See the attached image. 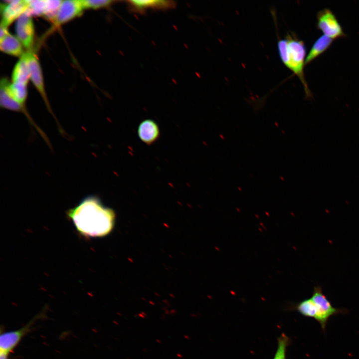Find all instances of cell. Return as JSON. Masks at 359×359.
<instances>
[{
  "mask_svg": "<svg viewBox=\"0 0 359 359\" xmlns=\"http://www.w3.org/2000/svg\"><path fill=\"white\" fill-rule=\"evenodd\" d=\"M66 214L79 234L86 238L107 235L112 230L115 220L114 211L105 206L95 195L85 197L66 211Z\"/></svg>",
  "mask_w": 359,
  "mask_h": 359,
  "instance_id": "6da1fadb",
  "label": "cell"
},
{
  "mask_svg": "<svg viewBox=\"0 0 359 359\" xmlns=\"http://www.w3.org/2000/svg\"><path fill=\"white\" fill-rule=\"evenodd\" d=\"M277 49L282 63L299 78L303 85L306 97L311 98L312 94L304 73L306 58L304 42L294 34H288L285 38L278 40Z\"/></svg>",
  "mask_w": 359,
  "mask_h": 359,
  "instance_id": "7a4b0ae2",
  "label": "cell"
},
{
  "mask_svg": "<svg viewBox=\"0 0 359 359\" xmlns=\"http://www.w3.org/2000/svg\"><path fill=\"white\" fill-rule=\"evenodd\" d=\"M311 298L316 307L317 317L315 320L319 323L324 332L331 317L338 314H346L348 313V310L346 309L334 307L323 294L322 289L320 286L314 287Z\"/></svg>",
  "mask_w": 359,
  "mask_h": 359,
  "instance_id": "3957f363",
  "label": "cell"
},
{
  "mask_svg": "<svg viewBox=\"0 0 359 359\" xmlns=\"http://www.w3.org/2000/svg\"><path fill=\"white\" fill-rule=\"evenodd\" d=\"M45 316V311H42L20 329L1 334L0 336V352L8 354L11 352L23 337L31 331L34 324Z\"/></svg>",
  "mask_w": 359,
  "mask_h": 359,
  "instance_id": "277c9868",
  "label": "cell"
},
{
  "mask_svg": "<svg viewBox=\"0 0 359 359\" xmlns=\"http://www.w3.org/2000/svg\"><path fill=\"white\" fill-rule=\"evenodd\" d=\"M317 27L324 35L333 40L346 36L335 14L329 8H324L318 12Z\"/></svg>",
  "mask_w": 359,
  "mask_h": 359,
  "instance_id": "5b68a950",
  "label": "cell"
},
{
  "mask_svg": "<svg viewBox=\"0 0 359 359\" xmlns=\"http://www.w3.org/2000/svg\"><path fill=\"white\" fill-rule=\"evenodd\" d=\"M15 30L17 38L22 46L30 51L34 41V26L31 16L25 12L16 20Z\"/></svg>",
  "mask_w": 359,
  "mask_h": 359,
  "instance_id": "8992f818",
  "label": "cell"
},
{
  "mask_svg": "<svg viewBox=\"0 0 359 359\" xmlns=\"http://www.w3.org/2000/svg\"><path fill=\"white\" fill-rule=\"evenodd\" d=\"M28 0H13L1 4L0 25L7 27L14 20L24 13L28 8Z\"/></svg>",
  "mask_w": 359,
  "mask_h": 359,
  "instance_id": "52a82bcc",
  "label": "cell"
},
{
  "mask_svg": "<svg viewBox=\"0 0 359 359\" xmlns=\"http://www.w3.org/2000/svg\"><path fill=\"white\" fill-rule=\"evenodd\" d=\"M25 53L30 71V79L43 99L49 112H51L55 119L53 114V112H51L49 104L47 99L44 89L42 71L38 60L36 55L32 52V51H27Z\"/></svg>",
  "mask_w": 359,
  "mask_h": 359,
  "instance_id": "ba28073f",
  "label": "cell"
},
{
  "mask_svg": "<svg viewBox=\"0 0 359 359\" xmlns=\"http://www.w3.org/2000/svg\"><path fill=\"white\" fill-rule=\"evenodd\" d=\"M132 12L143 14L147 10H167L174 8L176 3L173 0H134L126 1Z\"/></svg>",
  "mask_w": 359,
  "mask_h": 359,
  "instance_id": "9c48e42d",
  "label": "cell"
},
{
  "mask_svg": "<svg viewBox=\"0 0 359 359\" xmlns=\"http://www.w3.org/2000/svg\"><path fill=\"white\" fill-rule=\"evenodd\" d=\"M84 9L81 0H63L54 21L57 24L65 23L80 15Z\"/></svg>",
  "mask_w": 359,
  "mask_h": 359,
  "instance_id": "30bf717a",
  "label": "cell"
},
{
  "mask_svg": "<svg viewBox=\"0 0 359 359\" xmlns=\"http://www.w3.org/2000/svg\"><path fill=\"white\" fill-rule=\"evenodd\" d=\"M138 135L145 144L150 145L155 143L160 137L158 124L153 120L146 119L140 123L138 128Z\"/></svg>",
  "mask_w": 359,
  "mask_h": 359,
  "instance_id": "8fae6325",
  "label": "cell"
},
{
  "mask_svg": "<svg viewBox=\"0 0 359 359\" xmlns=\"http://www.w3.org/2000/svg\"><path fill=\"white\" fill-rule=\"evenodd\" d=\"M333 39L322 35L314 43L306 57L305 65H307L316 59L325 52L332 45Z\"/></svg>",
  "mask_w": 359,
  "mask_h": 359,
  "instance_id": "7c38bea8",
  "label": "cell"
},
{
  "mask_svg": "<svg viewBox=\"0 0 359 359\" xmlns=\"http://www.w3.org/2000/svg\"><path fill=\"white\" fill-rule=\"evenodd\" d=\"M30 79V71L26 53H24L15 64L12 73L13 83L27 85Z\"/></svg>",
  "mask_w": 359,
  "mask_h": 359,
  "instance_id": "4fadbf2b",
  "label": "cell"
},
{
  "mask_svg": "<svg viewBox=\"0 0 359 359\" xmlns=\"http://www.w3.org/2000/svg\"><path fill=\"white\" fill-rule=\"evenodd\" d=\"M0 48L2 52L15 56H21L23 52L22 45L15 36L9 33L0 40Z\"/></svg>",
  "mask_w": 359,
  "mask_h": 359,
  "instance_id": "5bb4252c",
  "label": "cell"
},
{
  "mask_svg": "<svg viewBox=\"0 0 359 359\" xmlns=\"http://www.w3.org/2000/svg\"><path fill=\"white\" fill-rule=\"evenodd\" d=\"M290 310L296 311L301 315L316 319L317 313L315 305L312 299H306L298 303H294L289 307Z\"/></svg>",
  "mask_w": 359,
  "mask_h": 359,
  "instance_id": "9a60e30c",
  "label": "cell"
},
{
  "mask_svg": "<svg viewBox=\"0 0 359 359\" xmlns=\"http://www.w3.org/2000/svg\"><path fill=\"white\" fill-rule=\"evenodd\" d=\"M7 89L12 98L20 105L25 107L27 97V85L20 83H8Z\"/></svg>",
  "mask_w": 359,
  "mask_h": 359,
  "instance_id": "2e32d148",
  "label": "cell"
},
{
  "mask_svg": "<svg viewBox=\"0 0 359 359\" xmlns=\"http://www.w3.org/2000/svg\"><path fill=\"white\" fill-rule=\"evenodd\" d=\"M28 8L25 12L30 16H44L47 9V0H28Z\"/></svg>",
  "mask_w": 359,
  "mask_h": 359,
  "instance_id": "e0dca14e",
  "label": "cell"
},
{
  "mask_svg": "<svg viewBox=\"0 0 359 359\" xmlns=\"http://www.w3.org/2000/svg\"><path fill=\"white\" fill-rule=\"evenodd\" d=\"M291 343V340L284 333L277 339V348L273 359H286L287 348Z\"/></svg>",
  "mask_w": 359,
  "mask_h": 359,
  "instance_id": "ac0fdd59",
  "label": "cell"
},
{
  "mask_svg": "<svg viewBox=\"0 0 359 359\" xmlns=\"http://www.w3.org/2000/svg\"><path fill=\"white\" fill-rule=\"evenodd\" d=\"M81 1L84 9L108 7L116 2L110 0H81Z\"/></svg>",
  "mask_w": 359,
  "mask_h": 359,
  "instance_id": "d6986e66",
  "label": "cell"
},
{
  "mask_svg": "<svg viewBox=\"0 0 359 359\" xmlns=\"http://www.w3.org/2000/svg\"><path fill=\"white\" fill-rule=\"evenodd\" d=\"M9 33L7 27L0 25V40L3 38Z\"/></svg>",
  "mask_w": 359,
  "mask_h": 359,
  "instance_id": "ffe728a7",
  "label": "cell"
},
{
  "mask_svg": "<svg viewBox=\"0 0 359 359\" xmlns=\"http://www.w3.org/2000/svg\"><path fill=\"white\" fill-rule=\"evenodd\" d=\"M8 353L0 352V359H8Z\"/></svg>",
  "mask_w": 359,
  "mask_h": 359,
  "instance_id": "44dd1931",
  "label": "cell"
},
{
  "mask_svg": "<svg viewBox=\"0 0 359 359\" xmlns=\"http://www.w3.org/2000/svg\"><path fill=\"white\" fill-rule=\"evenodd\" d=\"M138 317L142 318L145 319L147 317V314L145 312H142L141 313L138 314Z\"/></svg>",
  "mask_w": 359,
  "mask_h": 359,
  "instance_id": "7402d4cb",
  "label": "cell"
},
{
  "mask_svg": "<svg viewBox=\"0 0 359 359\" xmlns=\"http://www.w3.org/2000/svg\"><path fill=\"white\" fill-rule=\"evenodd\" d=\"M176 314V311L174 309H173L170 311V315H174Z\"/></svg>",
  "mask_w": 359,
  "mask_h": 359,
  "instance_id": "603a6c76",
  "label": "cell"
},
{
  "mask_svg": "<svg viewBox=\"0 0 359 359\" xmlns=\"http://www.w3.org/2000/svg\"><path fill=\"white\" fill-rule=\"evenodd\" d=\"M176 356L180 359H181L183 358V355L182 354H181L180 353H177Z\"/></svg>",
  "mask_w": 359,
  "mask_h": 359,
  "instance_id": "cb8c5ba5",
  "label": "cell"
},
{
  "mask_svg": "<svg viewBox=\"0 0 359 359\" xmlns=\"http://www.w3.org/2000/svg\"><path fill=\"white\" fill-rule=\"evenodd\" d=\"M165 314H166V315H170V311H169L168 310H165Z\"/></svg>",
  "mask_w": 359,
  "mask_h": 359,
  "instance_id": "d4e9b609",
  "label": "cell"
},
{
  "mask_svg": "<svg viewBox=\"0 0 359 359\" xmlns=\"http://www.w3.org/2000/svg\"><path fill=\"white\" fill-rule=\"evenodd\" d=\"M183 337H184L185 339H186V340H189V337L188 335H184L183 336Z\"/></svg>",
  "mask_w": 359,
  "mask_h": 359,
  "instance_id": "484cf974",
  "label": "cell"
},
{
  "mask_svg": "<svg viewBox=\"0 0 359 359\" xmlns=\"http://www.w3.org/2000/svg\"><path fill=\"white\" fill-rule=\"evenodd\" d=\"M156 342H157V343H159V344H161V343H162V341H161L160 339H157V340H156Z\"/></svg>",
  "mask_w": 359,
  "mask_h": 359,
  "instance_id": "4316f807",
  "label": "cell"
},
{
  "mask_svg": "<svg viewBox=\"0 0 359 359\" xmlns=\"http://www.w3.org/2000/svg\"><path fill=\"white\" fill-rule=\"evenodd\" d=\"M161 318L162 319H163H163H165L166 318L165 315H162V316H161Z\"/></svg>",
  "mask_w": 359,
  "mask_h": 359,
  "instance_id": "83f0119b",
  "label": "cell"
},
{
  "mask_svg": "<svg viewBox=\"0 0 359 359\" xmlns=\"http://www.w3.org/2000/svg\"><path fill=\"white\" fill-rule=\"evenodd\" d=\"M143 352H147L148 351V350L146 349H143Z\"/></svg>",
  "mask_w": 359,
  "mask_h": 359,
  "instance_id": "f1b7e54d",
  "label": "cell"
},
{
  "mask_svg": "<svg viewBox=\"0 0 359 359\" xmlns=\"http://www.w3.org/2000/svg\"><path fill=\"white\" fill-rule=\"evenodd\" d=\"M135 317H138V315H137V314H136V315H135Z\"/></svg>",
  "mask_w": 359,
  "mask_h": 359,
  "instance_id": "f546056e",
  "label": "cell"
}]
</instances>
